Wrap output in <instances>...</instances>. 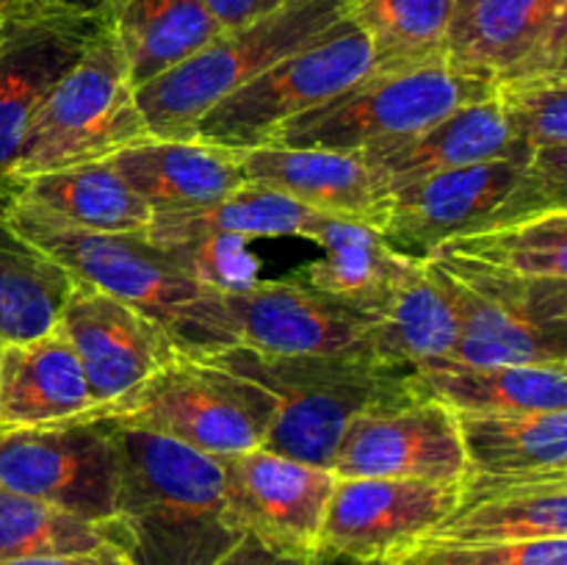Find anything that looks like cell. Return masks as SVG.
I'll return each instance as SVG.
<instances>
[{
	"mask_svg": "<svg viewBox=\"0 0 567 565\" xmlns=\"http://www.w3.org/2000/svg\"><path fill=\"white\" fill-rule=\"evenodd\" d=\"M120 493L111 541L131 565H216L238 541L221 460L172 438L114 424Z\"/></svg>",
	"mask_w": 567,
	"mask_h": 565,
	"instance_id": "6da1fadb",
	"label": "cell"
},
{
	"mask_svg": "<svg viewBox=\"0 0 567 565\" xmlns=\"http://www.w3.org/2000/svg\"><path fill=\"white\" fill-rule=\"evenodd\" d=\"M208 363L258 382L277 402L264 449L332 471L349 421L421 397L413 369H391L358 352L271 355L225 349Z\"/></svg>",
	"mask_w": 567,
	"mask_h": 565,
	"instance_id": "7a4b0ae2",
	"label": "cell"
},
{
	"mask_svg": "<svg viewBox=\"0 0 567 565\" xmlns=\"http://www.w3.org/2000/svg\"><path fill=\"white\" fill-rule=\"evenodd\" d=\"M567 210V147L496 158L424 177L385 199L380 233L408 258L509 222Z\"/></svg>",
	"mask_w": 567,
	"mask_h": 565,
	"instance_id": "3957f363",
	"label": "cell"
},
{
	"mask_svg": "<svg viewBox=\"0 0 567 565\" xmlns=\"http://www.w3.org/2000/svg\"><path fill=\"white\" fill-rule=\"evenodd\" d=\"M374 314L321 294L291 275L260 280L247 291H203L183 302L169 332L188 358L225 349L271 355L358 352Z\"/></svg>",
	"mask_w": 567,
	"mask_h": 565,
	"instance_id": "277c9868",
	"label": "cell"
},
{
	"mask_svg": "<svg viewBox=\"0 0 567 565\" xmlns=\"http://www.w3.org/2000/svg\"><path fill=\"white\" fill-rule=\"evenodd\" d=\"M426 271L457 321L454 363H567V280L524 277L463 255L432 253Z\"/></svg>",
	"mask_w": 567,
	"mask_h": 565,
	"instance_id": "5b68a950",
	"label": "cell"
},
{
	"mask_svg": "<svg viewBox=\"0 0 567 565\" xmlns=\"http://www.w3.org/2000/svg\"><path fill=\"white\" fill-rule=\"evenodd\" d=\"M343 17H349L343 0H291L275 14L221 31L192 59L136 89V105L150 138H194L197 122L214 105L319 39Z\"/></svg>",
	"mask_w": 567,
	"mask_h": 565,
	"instance_id": "8992f818",
	"label": "cell"
},
{
	"mask_svg": "<svg viewBox=\"0 0 567 565\" xmlns=\"http://www.w3.org/2000/svg\"><path fill=\"white\" fill-rule=\"evenodd\" d=\"M147 136L127 64L105 17L33 116L11 181L105 161Z\"/></svg>",
	"mask_w": 567,
	"mask_h": 565,
	"instance_id": "52a82bcc",
	"label": "cell"
},
{
	"mask_svg": "<svg viewBox=\"0 0 567 565\" xmlns=\"http://www.w3.org/2000/svg\"><path fill=\"white\" fill-rule=\"evenodd\" d=\"M97 413L120 427L172 438L210 458H230L264 446L277 402L247 377L181 355Z\"/></svg>",
	"mask_w": 567,
	"mask_h": 565,
	"instance_id": "ba28073f",
	"label": "cell"
},
{
	"mask_svg": "<svg viewBox=\"0 0 567 565\" xmlns=\"http://www.w3.org/2000/svg\"><path fill=\"white\" fill-rule=\"evenodd\" d=\"M493 86L449 66L369 75L327 103L286 122L266 147H310L369 153L415 136L452 111L482 103Z\"/></svg>",
	"mask_w": 567,
	"mask_h": 565,
	"instance_id": "9c48e42d",
	"label": "cell"
},
{
	"mask_svg": "<svg viewBox=\"0 0 567 565\" xmlns=\"http://www.w3.org/2000/svg\"><path fill=\"white\" fill-rule=\"evenodd\" d=\"M371 75V44L352 17L271 64L197 122L194 138L227 150L266 147L286 122Z\"/></svg>",
	"mask_w": 567,
	"mask_h": 565,
	"instance_id": "30bf717a",
	"label": "cell"
},
{
	"mask_svg": "<svg viewBox=\"0 0 567 565\" xmlns=\"http://www.w3.org/2000/svg\"><path fill=\"white\" fill-rule=\"evenodd\" d=\"M3 210L22 238L61 266L72 282L136 305L169 330L177 308L203 288L169 264L164 253L144 242L142 233H100L70 225L37 208L14 188H0Z\"/></svg>",
	"mask_w": 567,
	"mask_h": 565,
	"instance_id": "8fae6325",
	"label": "cell"
},
{
	"mask_svg": "<svg viewBox=\"0 0 567 565\" xmlns=\"http://www.w3.org/2000/svg\"><path fill=\"white\" fill-rule=\"evenodd\" d=\"M0 487L109 526L120 493L114 421L100 413L0 430Z\"/></svg>",
	"mask_w": 567,
	"mask_h": 565,
	"instance_id": "7c38bea8",
	"label": "cell"
},
{
	"mask_svg": "<svg viewBox=\"0 0 567 565\" xmlns=\"http://www.w3.org/2000/svg\"><path fill=\"white\" fill-rule=\"evenodd\" d=\"M446 66L491 86L567 75V0H454Z\"/></svg>",
	"mask_w": 567,
	"mask_h": 565,
	"instance_id": "4fadbf2b",
	"label": "cell"
},
{
	"mask_svg": "<svg viewBox=\"0 0 567 565\" xmlns=\"http://www.w3.org/2000/svg\"><path fill=\"white\" fill-rule=\"evenodd\" d=\"M468 471L454 410L430 397L374 408L349 421L332 460L338 480L452 482Z\"/></svg>",
	"mask_w": 567,
	"mask_h": 565,
	"instance_id": "5bb4252c",
	"label": "cell"
},
{
	"mask_svg": "<svg viewBox=\"0 0 567 565\" xmlns=\"http://www.w3.org/2000/svg\"><path fill=\"white\" fill-rule=\"evenodd\" d=\"M233 526L288 554L316 557L336 474L258 446L219 458Z\"/></svg>",
	"mask_w": 567,
	"mask_h": 565,
	"instance_id": "9a60e30c",
	"label": "cell"
},
{
	"mask_svg": "<svg viewBox=\"0 0 567 565\" xmlns=\"http://www.w3.org/2000/svg\"><path fill=\"white\" fill-rule=\"evenodd\" d=\"M457 504V485L419 480H338L321 521L319 552L358 565L391 563L430 535Z\"/></svg>",
	"mask_w": 567,
	"mask_h": 565,
	"instance_id": "2e32d148",
	"label": "cell"
},
{
	"mask_svg": "<svg viewBox=\"0 0 567 565\" xmlns=\"http://www.w3.org/2000/svg\"><path fill=\"white\" fill-rule=\"evenodd\" d=\"M55 330L75 352L97 408L131 393L183 355L161 321L83 282H72Z\"/></svg>",
	"mask_w": 567,
	"mask_h": 565,
	"instance_id": "e0dca14e",
	"label": "cell"
},
{
	"mask_svg": "<svg viewBox=\"0 0 567 565\" xmlns=\"http://www.w3.org/2000/svg\"><path fill=\"white\" fill-rule=\"evenodd\" d=\"M105 9L89 17L17 20L0 44V188L11 183L17 155L50 89L83 55Z\"/></svg>",
	"mask_w": 567,
	"mask_h": 565,
	"instance_id": "ac0fdd59",
	"label": "cell"
},
{
	"mask_svg": "<svg viewBox=\"0 0 567 565\" xmlns=\"http://www.w3.org/2000/svg\"><path fill=\"white\" fill-rule=\"evenodd\" d=\"M567 537V480L465 474L457 504L421 541L524 543Z\"/></svg>",
	"mask_w": 567,
	"mask_h": 565,
	"instance_id": "d6986e66",
	"label": "cell"
},
{
	"mask_svg": "<svg viewBox=\"0 0 567 565\" xmlns=\"http://www.w3.org/2000/svg\"><path fill=\"white\" fill-rule=\"evenodd\" d=\"M358 155L365 161L385 197L424 177L463 170L482 161L529 158L515 147L493 94L482 103L452 111L415 136Z\"/></svg>",
	"mask_w": 567,
	"mask_h": 565,
	"instance_id": "ffe728a7",
	"label": "cell"
},
{
	"mask_svg": "<svg viewBox=\"0 0 567 565\" xmlns=\"http://www.w3.org/2000/svg\"><path fill=\"white\" fill-rule=\"evenodd\" d=\"M241 170L249 183L275 188L316 214L365 222L380 230L388 197L358 153L255 147L241 150Z\"/></svg>",
	"mask_w": 567,
	"mask_h": 565,
	"instance_id": "44dd1931",
	"label": "cell"
},
{
	"mask_svg": "<svg viewBox=\"0 0 567 565\" xmlns=\"http://www.w3.org/2000/svg\"><path fill=\"white\" fill-rule=\"evenodd\" d=\"M105 161L150 205L153 214L199 208L247 183L238 150L199 138L172 142L147 136Z\"/></svg>",
	"mask_w": 567,
	"mask_h": 565,
	"instance_id": "7402d4cb",
	"label": "cell"
},
{
	"mask_svg": "<svg viewBox=\"0 0 567 565\" xmlns=\"http://www.w3.org/2000/svg\"><path fill=\"white\" fill-rule=\"evenodd\" d=\"M86 374L59 330L0 352V430L97 413Z\"/></svg>",
	"mask_w": 567,
	"mask_h": 565,
	"instance_id": "603a6c76",
	"label": "cell"
},
{
	"mask_svg": "<svg viewBox=\"0 0 567 565\" xmlns=\"http://www.w3.org/2000/svg\"><path fill=\"white\" fill-rule=\"evenodd\" d=\"M421 397L454 413L504 415L567 410V363L468 366L430 360L413 369Z\"/></svg>",
	"mask_w": 567,
	"mask_h": 565,
	"instance_id": "cb8c5ba5",
	"label": "cell"
},
{
	"mask_svg": "<svg viewBox=\"0 0 567 565\" xmlns=\"http://www.w3.org/2000/svg\"><path fill=\"white\" fill-rule=\"evenodd\" d=\"M457 343V321L424 258H408L396 286L360 336V355L391 369H415L449 360Z\"/></svg>",
	"mask_w": 567,
	"mask_h": 565,
	"instance_id": "d4e9b609",
	"label": "cell"
},
{
	"mask_svg": "<svg viewBox=\"0 0 567 565\" xmlns=\"http://www.w3.org/2000/svg\"><path fill=\"white\" fill-rule=\"evenodd\" d=\"M299 238L313 242L324 255L293 271V280L369 314L380 310L408 264V255L388 247L382 233L365 222L313 214Z\"/></svg>",
	"mask_w": 567,
	"mask_h": 565,
	"instance_id": "484cf974",
	"label": "cell"
},
{
	"mask_svg": "<svg viewBox=\"0 0 567 565\" xmlns=\"http://www.w3.org/2000/svg\"><path fill=\"white\" fill-rule=\"evenodd\" d=\"M105 17L133 92L175 70L225 31L203 0H109Z\"/></svg>",
	"mask_w": 567,
	"mask_h": 565,
	"instance_id": "4316f807",
	"label": "cell"
},
{
	"mask_svg": "<svg viewBox=\"0 0 567 565\" xmlns=\"http://www.w3.org/2000/svg\"><path fill=\"white\" fill-rule=\"evenodd\" d=\"M454 415L468 463L465 474L567 480V410Z\"/></svg>",
	"mask_w": 567,
	"mask_h": 565,
	"instance_id": "83f0119b",
	"label": "cell"
},
{
	"mask_svg": "<svg viewBox=\"0 0 567 565\" xmlns=\"http://www.w3.org/2000/svg\"><path fill=\"white\" fill-rule=\"evenodd\" d=\"M9 188L37 208L86 230L144 233L153 219L150 205L111 170L109 161L42 172L11 181Z\"/></svg>",
	"mask_w": 567,
	"mask_h": 565,
	"instance_id": "f1b7e54d",
	"label": "cell"
},
{
	"mask_svg": "<svg viewBox=\"0 0 567 565\" xmlns=\"http://www.w3.org/2000/svg\"><path fill=\"white\" fill-rule=\"evenodd\" d=\"M313 214L316 210L293 203L286 194L247 181L216 203L188 210H169V214H153L142 236L155 249L205 236H241L247 242L302 236L305 225Z\"/></svg>",
	"mask_w": 567,
	"mask_h": 565,
	"instance_id": "f546056e",
	"label": "cell"
},
{
	"mask_svg": "<svg viewBox=\"0 0 567 565\" xmlns=\"http://www.w3.org/2000/svg\"><path fill=\"white\" fill-rule=\"evenodd\" d=\"M371 44V75L446 66L454 0H343Z\"/></svg>",
	"mask_w": 567,
	"mask_h": 565,
	"instance_id": "4dcf8cb0",
	"label": "cell"
},
{
	"mask_svg": "<svg viewBox=\"0 0 567 565\" xmlns=\"http://www.w3.org/2000/svg\"><path fill=\"white\" fill-rule=\"evenodd\" d=\"M70 288L72 277L11 227L0 199V343L53 332Z\"/></svg>",
	"mask_w": 567,
	"mask_h": 565,
	"instance_id": "1f68e13d",
	"label": "cell"
},
{
	"mask_svg": "<svg viewBox=\"0 0 567 565\" xmlns=\"http://www.w3.org/2000/svg\"><path fill=\"white\" fill-rule=\"evenodd\" d=\"M435 253L463 255L513 275L567 280V210H551L476 236L454 238L441 244Z\"/></svg>",
	"mask_w": 567,
	"mask_h": 565,
	"instance_id": "d6a6232c",
	"label": "cell"
},
{
	"mask_svg": "<svg viewBox=\"0 0 567 565\" xmlns=\"http://www.w3.org/2000/svg\"><path fill=\"white\" fill-rule=\"evenodd\" d=\"M114 546L111 530L0 487V559Z\"/></svg>",
	"mask_w": 567,
	"mask_h": 565,
	"instance_id": "836d02e7",
	"label": "cell"
},
{
	"mask_svg": "<svg viewBox=\"0 0 567 565\" xmlns=\"http://www.w3.org/2000/svg\"><path fill=\"white\" fill-rule=\"evenodd\" d=\"M515 147L532 158L543 150L567 147V75L532 78L493 86Z\"/></svg>",
	"mask_w": 567,
	"mask_h": 565,
	"instance_id": "e575fe53",
	"label": "cell"
},
{
	"mask_svg": "<svg viewBox=\"0 0 567 565\" xmlns=\"http://www.w3.org/2000/svg\"><path fill=\"white\" fill-rule=\"evenodd\" d=\"M158 253H164L169 264L192 277L203 291H247L255 282H260V260L241 236H205L161 247Z\"/></svg>",
	"mask_w": 567,
	"mask_h": 565,
	"instance_id": "d590c367",
	"label": "cell"
},
{
	"mask_svg": "<svg viewBox=\"0 0 567 565\" xmlns=\"http://www.w3.org/2000/svg\"><path fill=\"white\" fill-rule=\"evenodd\" d=\"M393 565H567V537L524 543L415 541Z\"/></svg>",
	"mask_w": 567,
	"mask_h": 565,
	"instance_id": "8d00e7d4",
	"label": "cell"
},
{
	"mask_svg": "<svg viewBox=\"0 0 567 565\" xmlns=\"http://www.w3.org/2000/svg\"><path fill=\"white\" fill-rule=\"evenodd\" d=\"M216 565H324V554L305 557V554L277 552V548L260 543L258 537L244 535Z\"/></svg>",
	"mask_w": 567,
	"mask_h": 565,
	"instance_id": "74e56055",
	"label": "cell"
},
{
	"mask_svg": "<svg viewBox=\"0 0 567 565\" xmlns=\"http://www.w3.org/2000/svg\"><path fill=\"white\" fill-rule=\"evenodd\" d=\"M203 3L208 6V11L219 20L225 31H233V28H244L260 20V17L275 14L291 0H203Z\"/></svg>",
	"mask_w": 567,
	"mask_h": 565,
	"instance_id": "f35d334b",
	"label": "cell"
},
{
	"mask_svg": "<svg viewBox=\"0 0 567 565\" xmlns=\"http://www.w3.org/2000/svg\"><path fill=\"white\" fill-rule=\"evenodd\" d=\"M109 0H0V6L11 9L20 17H89L100 14Z\"/></svg>",
	"mask_w": 567,
	"mask_h": 565,
	"instance_id": "ab89813d",
	"label": "cell"
},
{
	"mask_svg": "<svg viewBox=\"0 0 567 565\" xmlns=\"http://www.w3.org/2000/svg\"><path fill=\"white\" fill-rule=\"evenodd\" d=\"M0 565H131L122 548L100 546L92 552L75 554H39V557H17L0 559Z\"/></svg>",
	"mask_w": 567,
	"mask_h": 565,
	"instance_id": "60d3db41",
	"label": "cell"
},
{
	"mask_svg": "<svg viewBox=\"0 0 567 565\" xmlns=\"http://www.w3.org/2000/svg\"><path fill=\"white\" fill-rule=\"evenodd\" d=\"M17 20H33V17H20V14H14L11 9H6V6H0V44H3L6 33H9V28L14 25ZM44 20H48V17H44Z\"/></svg>",
	"mask_w": 567,
	"mask_h": 565,
	"instance_id": "b9f144b4",
	"label": "cell"
},
{
	"mask_svg": "<svg viewBox=\"0 0 567 565\" xmlns=\"http://www.w3.org/2000/svg\"><path fill=\"white\" fill-rule=\"evenodd\" d=\"M369 565H393V563H369Z\"/></svg>",
	"mask_w": 567,
	"mask_h": 565,
	"instance_id": "7bdbcfd3",
	"label": "cell"
},
{
	"mask_svg": "<svg viewBox=\"0 0 567 565\" xmlns=\"http://www.w3.org/2000/svg\"><path fill=\"white\" fill-rule=\"evenodd\" d=\"M0 352H3V343H0Z\"/></svg>",
	"mask_w": 567,
	"mask_h": 565,
	"instance_id": "ee69618b",
	"label": "cell"
}]
</instances>
